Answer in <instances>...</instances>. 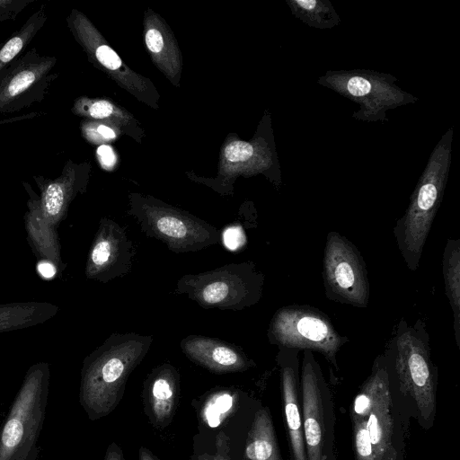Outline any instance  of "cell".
I'll use <instances>...</instances> for the list:
<instances>
[{
	"instance_id": "1",
	"label": "cell",
	"mask_w": 460,
	"mask_h": 460,
	"mask_svg": "<svg viewBox=\"0 0 460 460\" xmlns=\"http://www.w3.org/2000/svg\"><path fill=\"white\" fill-rule=\"evenodd\" d=\"M152 341L150 335L112 333L84 358L79 402L90 420L105 417L115 409L128 376L145 358Z\"/></svg>"
},
{
	"instance_id": "2",
	"label": "cell",
	"mask_w": 460,
	"mask_h": 460,
	"mask_svg": "<svg viewBox=\"0 0 460 460\" xmlns=\"http://www.w3.org/2000/svg\"><path fill=\"white\" fill-rule=\"evenodd\" d=\"M454 129L449 128L433 149L404 215L394 234L409 270H418L435 215L440 206L451 164Z\"/></svg>"
},
{
	"instance_id": "3",
	"label": "cell",
	"mask_w": 460,
	"mask_h": 460,
	"mask_svg": "<svg viewBox=\"0 0 460 460\" xmlns=\"http://www.w3.org/2000/svg\"><path fill=\"white\" fill-rule=\"evenodd\" d=\"M49 384L48 362L34 363L26 371L0 428V460H37Z\"/></svg>"
},
{
	"instance_id": "4",
	"label": "cell",
	"mask_w": 460,
	"mask_h": 460,
	"mask_svg": "<svg viewBox=\"0 0 460 460\" xmlns=\"http://www.w3.org/2000/svg\"><path fill=\"white\" fill-rule=\"evenodd\" d=\"M421 329L402 319L394 339V368L401 393L413 402L420 425L428 429L436 414L438 376Z\"/></svg>"
},
{
	"instance_id": "5",
	"label": "cell",
	"mask_w": 460,
	"mask_h": 460,
	"mask_svg": "<svg viewBox=\"0 0 460 460\" xmlns=\"http://www.w3.org/2000/svg\"><path fill=\"white\" fill-rule=\"evenodd\" d=\"M263 279L252 261L232 262L198 274L183 275L177 281L175 293L187 295L206 309L239 311L258 302Z\"/></svg>"
},
{
	"instance_id": "6",
	"label": "cell",
	"mask_w": 460,
	"mask_h": 460,
	"mask_svg": "<svg viewBox=\"0 0 460 460\" xmlns=\"http://www.w3.org/2000/svg\"><path fill=\"white\" fill-rule=\"evenodd\" d=\"M395 81L389 74L353 69L328 71L317 83L357 102L360 109L352 115L357 119L385 122L388 110L417 101L397 86Z\"/></svg>"
},
{
	"instance_id": "7",
	"label": "cell",
	"mask_w": 460,
	"mask_h": 460,
	"mask_svg": "<svg viewBox=\"0 0 460 460\" xmlns=\"http://www.w3.org/2000/svg\"><path fill=\"white\" fill-rule=\"evenodd\" d=\"M301 394L303 433L307 460H335L332 394L310 350L304 352Z\"/></svg>"
},
{
	"instance_id": "8",
	"label": "cell",
	"mask_w": 460,
	"mask_h": 460,
	"mask_svg": "<svg viewBox=\"0 0 460 460\" xmlns=\"http://www.w3.org/2000/svg\"><path fill=\"white\" fill-rule=\"evenodd\" d=\"M268 335L271 343L283 349L318 351L336 367L337 352L347 341L324 314L301 305L278 310L271 319Z\"/></svg>"
},
{
	"instance_id": "9",
	"label": "cell",
	"mask_w": 460,
	"mask_h": 460,
	"mask_svg": "<svg viewBox=\"0 0 460 460\" xmlns=\"http://www.w3.org/2000/svg\"><path fill=\"white\" fill-rule=\"evenodd\" d=\"M130 214L147 236L176 253L198 252L221 241V233L214 226L167 206L143 202L134 206Z\"/></svg>"
},
{
	"instance_id": "10",
	"label": "cell",
	"mask_w": 460,
	"mask_h": 460,
	"mask_svg": "<svg viewBox=\"0 0 460 460\" xmlns=\"http://www.w3.org/2000/svg\"><path fill=\"white\" fill-rule=\"evenodd\" d=\"M323 277L329 299L366 307L369 283L365 262L357 247L340 233L327 234Z\"/></svg>"
},
{
	"instance_id": "11",
	"label": "cell",
	"mask_w": 460,
	"mask_h": 460,
	"mask_svg": "<svg viewBox=\"0 0 460 460\" xmlns=\"http://www.w3.org/2000/svg\"><path fill=\"white\" fill-rule=\"evenodd\" d=\"M54 56L36 49L21 54L0 71V114L20 111L43 101L58 74Z\"/></svg>"
},
{
	"instance_id": "12",
	"label": "cell",
	"mask_w": 460,
	"mask_h": 460,
	"mask_svg": "<svg viewBox=\"0 0 460 460\" xmlns=\"http://www.w3.org/2000/svg\"><path fill=\"white\" fill-rule=\"evenodd\" d=\"M135 248L123 227L109 218H102L91 243L85 276L107 283L128 273Z\"/></svg>"
},
{
	"instance_id": "13",
	"label": "cell",
	"mask_w": 460,
	"mask_h": 460,
	"mask_svg": "<svg viewBox=\"0 0 460 460\" xmlns=\"http://www.w3.org/2000/svg\"><path fill=\"white\" fill-rule=\"evenodd\" d=\"M84 172L80 165L67 160L61 173L54 179L41 175L33 176L40 190V194H37L39 207L45 220L54 228L58 229L66 219L71 202L83 191Z\"/></svg>"
},
{
	"instance_id": "14",
	"label": "cell",
	"mask_w": 460,
	"mask_h": 460,
	"mask_svg": "<svg viewBox=\"0 0 460 460\" xmlns=\"http://www.w3.org/2000/svg\"><path fill=\"white\" fill-rule=\"evenodd\" d=\"M364 420L376 459L398 460L399 453L395 442V422L388 370L383 376L376 395Z\"/></svg>"
},
{
	"instance_id": "15",
	"label": "cell",
	"mask_w": 460,
	"mask_h": 460,
	"mask_svg": "<svg viewBox=\"0 0 460 460\" xmlns=\"http://www.w3.org/2000/svg\"><path fill=\"white\" fill-rule=\"evenodd\" d=\"M181 348L190 360L217 373L243 371L251 365L239 348L216 338L190 335Z\"/></svg>"
},
{
	"instance_id": "16",
	"label": "cell",
	"mask_w": 460,
	"mask_h": 460,
	"mask_svg": "<svg viewBox=\"0 0 460 460\" xmlns=\"http://www.w3.org/2000/svg\"><path fill=\"white\" fill-rule=\"evenodd\" d=\"M29 196L28 210L24 216L28 243L39 261L52 263L60 275L66 268L60 253V243L57 229L44 218L37 201V194L26 181L22 182Z\"/></svg>"
},
{
	"instance_id": "17",
	"label": "cell",
	"mask_w": 460,
	"mask_h": 460,
	"mask_svg": "<svg viewBox=\"0 0 460 460\" xmlns=\"http://www.w3.org/2000/svg\"><path fill=\"white\" fill-rule=\"evenodd\" d=\"M282 397L293 460H307L303 433L301 404L298 398L296 371L289 365L281 370Z\"/></svg>"
},
{
	"instance_id": "18",
	"label": "cell",
	"mask_w": 460,
	"mask_h": 460,
	"mask_svg": "<svg viewBox=\"0 0 460 460\" xmlns=\"http://www.w3.org/2000/svg\"><path fill=\"white\" fill-rule=\"evenodd\" d=\"M59 307L48 302L0 304V333L29 328L53 318Z\"/></svg>"
},
{
	"instance_id": "19",
	"label": "cell",
	"mask_w": 460,
	"mask_h": 460,
	"mask_svg": "<svg viewBox=\"0 0 460 460\" xmlns=\"http://www.w3.org/2000/svg\"><path fill=\"white\" fill-rule=\"evenodd\" d=\"M245 455L249 460H281L269 411L260 410L250 429Z\"/></svg>"
},
{
	"instance_id": "20",
	"label": "cell",
	"mask_w": 460,
	"mask_h": 460,
	"mask_svg": "<svg viewBox=\"0 0 460 460\" xmlns=\"http://www.w3.org/2000/svg\"><path fill=\"white\" fill-rule=\"evenodd\" d=\"M446 294L454 318L456 342L460 347V241L449 239L446 244L443 263Z\"/></svg>"
},
{
	"instance_id": "21",
	"label": "cell",
	"mask_w": 460,
	"mask_h": 460,
	"mask_svg": "<svg viewBox=\"0 0 460 460\" xmlns=\"http://www.w3.org/2000/svg\"><path fill=\"white\" fill-rule=\"evenodd\" d=\"M176 392L175 369L165 364L155 369L151 380L152 410L157 422L171 417Z\"/></svg>"
},
{
	"instance_id": "22",
	"label": "cell",
	"mask_w": 460,
	"mask_h": 460,
	"mask_svg": "<svg viewBox=\"0 0 460 460\" xmlns=\"http://www.w3.org/2000/svg\"><path fill=\"white\" fill-rule=\"evenodd\" d=\"M48 19L47 8L41 4L3 45L0 46V71L21 55Z\"/></svg>"
},
{
	"instance_id": "23",
	"label": "cell",
	"mask_w": 460,
	"mask_h": 460,
	"mask_svg": "<svg viewBox=\"0 0 460 460\" xmlns=\"http://www.w3.org/2000/svg\"><path fill=\"white\" fill-rule=\"evenodd\" d=\"M287 3L294 16L311 27L332 29L340 23V17L328 0H289Z\"/></svg>"
},
{
	"instance_id": "24",
	"label": "cell",
	"mask_w": 460,
	"mask_h": 460,
	"mask_svg": "<svg viewBox=\"0 0 460 460\" xmlns=\"http://www.w3.org/2000/svg\"><path fill=\"white\" fill-rule=\"evenodd\" d=\"M356 460H377L367 429L366 420L351 418Z\"/></svg>"
},
{
	"instance_id": "25",
	"label": "cell",
	"mask_w": 460,
	"mask_h": 460,
	"mask_svg": "<svg viewBox=\"0 0 460 460\" xmlns=\"http://www.w3.org/2000/svg\"><path fill=\"white\" fill-rule=\"evenodd\" d=\"M74 37L88 50H93L97 61L109 70H116L121 66V60L117 53L108 45H93L83 36L72 33Z\"/></svg>"
},
{
	"instance_id": "26",
	"label": "cell",
	"mask_w": 460,
	"mask_h": 460,
	"mask_svg": "<svg viewBox=\"0 0 460 460\" xmlns=\"http://www.w3.org/2000/svg\"><path fill=\"white\" fill-rule=\"evenodd\" d=\"M233 406V397L227 393L215 395L205 407V418L208 424L212 427H217L221 422V417L226 413Z\"/></svg>"
},
{
	"instance_id": "27",
	"label": "cell",
	"mask_w": 460,
	"mask_h": 460,
	"mask_svg": "<svg viewBox=\"0 0 460 460\" xmlns=\"http://www.w3.org/2000/svg\"><path fill=\"white\" fill-rule=\"evenodd\" d=\"M224 245L230 251H238L246 243V236L243 227L239 225H230L221 233Z\"/></svg>"
},
{
	"instance_id": "28",
	"label": "cell",
	"mask_w": 460,
	"mask_h": 460,
	"mask_svg": "<svg viewBox=\"0 0 460 460\" xmlns=\"http://www.w3.org/2000/svg\"><path fill=\"white\" fill-rule=\"evenodd\" d=\"M254 154L252 144L244 141H234L225 149L226 158L233 163L249 160Z\"/></svg>"
},
{
	"instance_id": "29",
	"label": "cell",
	"mask_w": 460,
	"mask_h": 460,
	"mask_svg": "<svg viewBox=\"0 0 460 460\" xmlns=\"http://www.w3.org/2000/svg\"><path fill=\"white\" fill-rule=\"evenodd\" d=\"M35 0H0V22L13 21Z\"/></svg>"
},
{
	"instance_id": "30",
	"label": "cell",
	"mask_w": 460,
	"mask_h": 460,
	"mask_svg": "<svg viewBox=\"0 0 460 460\" xmlns=\"http://www.w3.org/2000/svg\"><path fill=\"white\" fill-rule=\"evenodd\" d=\"M146 44L152 52H160L164 47V40L161 32L156 29L148 30L146 34Z\"/></svg>"
},
{
	"instance_id": "31",
	"label": "cell",
	"mask_w": 460,
	"mask_h": 460,
	"mask_svg": "<svg viewBox=\"0 0 460 460\" xmlns=\"http://www.w3.org/2000/svg\"><path fill=\"white\" fill-rule=\"evenodd\" d=\"M97 154L102 164L105 166H111L115 162V155L109 146L102 145L97 149Z\"/></svg>"
},
{
	"instance_id": "32",
	"label": "cell",
	"mask_w": 460,
	"mask_h": 460,
	"mask_svg": "<svg viewBox=\"0 0 460 460\" xmlns=\"http://www.w3.org/2000/svg\"><path fill=\"white\" fill-rule=\"evenodd\" d=\"M37 269L44 279H51L58 273L57 268L49 261H39Z\"/></svg>"
},
{
	"instance_id": "33",
	"label": "cell",
	"mask_w": 460,
	"mask_h": 460,
	"mask_svg": "<svg viewBox=\"0 0 460 460\" xmlns=\"http://www.w3.org/2000/svg\"><path fill=\"white\" fill-rule=\"evenodd\" d=\"M104 460H125L120 448L112 443L107 449Z\"/></svg>"
},
{
	"instance_id": "34",
	"label": "cell",
	"mask_w": 460,
	"mask_h": 460,
	"mask_svg": "<svg viewBox=\"0 0 460 460\" xmlns=\"http://www.w3.org/2000/svg\"><path fill=\"white\" fill-rule=\"evenodd\" d=\"M141 460H154L153 457L148 454V452L145 451L143 448L140 452Z\"/></svg>"
}]
</instances>
